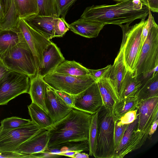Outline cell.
I'll return each mask as SVG.
<instances>
[{
    "instance_id": "obj_42",
    "label": "cell",
    "mask_w": 158,
    "mask_h": 158,
    "mask_svg": "<svg viewBox=\"0 0 158 158\" xmlns=\"http://www.w3.org/2000/svg\"><path fill=\"white\" fill-rule=\"evenodd\" d=\"M59 155L57 154H54L42 152L37 153L29 154L28 158H49L55 157Z\"/></svg>"
},
{
    "instance_id": "obj_3",
    "label": "cell",
    "mask_w": 158,
    "mask_h": 158,
    "mask_svg": "<svg viewBox=\"0 0 158 158\" xmlns=\"http://www.w3.org/2000/svg\"><path fill=\"white\" fill-rule=\"evenodd\" d=\"M137 108L139 113L137 123L127 145L119 158L124 157L144 144L148 138L152 123L158 119V97L140 101Z\"/></svg>"
},
{
    "instance_id": "obj_25",
    "label": "cell",
    "mask_w": 158,
    "mask_h": 158,
    "mask_svg": "<svg viewBox=\"0 0 158 158\" xmlns=\"http://www.w3.org/2000/svg\"><path fill=\"white\" fill-rule=\"evenodd\" d=\"M53 72L73 76H82L89 74L88 69L74 60H64Z\"/></svg>"
},
{
    "instance_id": "obj_33",
    "label": "cell",
    "mask_w": 158,
    "mask_h": 158,
    "mask_svg": "<svg viewBox=\"0 0 158 158\" xmlns=\"http://www.w3.org/2000/svg\"><path fill=\"white\" fill-rule=\"evenodd\" d=\"M70 25L62 17L57 18L54 24L55 37H61L70 29Z\"/></svg>"
},
{
    "instance_id": "obj_45",
    "label": "cell",
    "mask_w": 158,
    "mask_h": 158,
    "mask_svg": "<svg viewBox=\"0 0 158 158\" xmlns=\"http://www.w3.org/2000/svg\"><path fill=\"white\" fill-rule=\"evenodd\" d=\"M72 158H89V155L81 152L77 151L73 155Z\"/></svg>"
},
{
    "instance_id": "obj_14",
    "label": "cell",
    "mask_w": 158,
    "mask_h": 158,
    "mask_svg": "<svg viewBox=\"0 0 158 158\" xmlns=\"http://www.w3.org/2000/svg\"><path fill=\"white\" fill-rule=\"evenodd\" d=\"M64 60L59 48L52 42L44 53L42 66L37 73L42 77L53 72Z\"/></svg>"
},
{
    "instance_id": "obj_21",
    "label": "cell",
    "mask_w": 158,
    "mask_h": 158,
    "mask_svg": "<svg viewBox=\"0 0 158 158\" xmlns=\"http://www.w3.org/2000/svg\"><path fill=\"white\" fill-rule=\"evenodd\" d=\"M23 36L21 32L17 28L5 29L0 27V60L17 44Z\"/></svg>"
},
{
    "instance_id": "obj_17",
    "label": "cell",
    "mask_w": 158,
    "mask_h": 158,
    "mask_svg": "<svg viewBox=\"0 0 158 158\" xmlns=\"http://www.w3.org/2000/svg\"><path fill=\"white\" fill-rule=\"evenodd\" d=\"M70 25L71 31L76 34L89 38L97 37L105 24L82 19H80Z\"/></svg>"
},
{
    "instance_id": "obj_20",
    "label": "cell",
    "mask_w": 158,
    "mask_h": 158,
    "mask_svg": "<svg viewBox=\"0 0 158 158\" xmlns=\"http://www.w3.org/2000/svg\"><path fill=\"white\" fill-rule=\"evenodd\" d=\"M29 78L30 86L28 94L32 102L39 106L48 114L45 104L47 84L38 73Z\"/></svg>"
},
{
    "instance_id": "obj_37",
    "label": "cell",
    "mask_w": 158,
    "mask_h": 158,
    "mask_svg": "<svg viewBox=\"0 0 158 158\" xmlns=\"http://www.w3.org/2000/svg\"><path fill=\"white\" fill-rule=\"evenodd\" d=\"M77 0H57L60 15L65 19L68 11Z\"/></svg>"
},
{
    "instance_id": "obj_15",
    "label": "cell",
    "mask_w": 158,
    "mask_h": 158,
    "mask_svg": "<svg viewBox=\"0 0 158 158\" xmlns=\"http://www.w3.org/2000/svg\"><path fill=\"white\" fill-rule=\"evenodd\" d=\"M48 141V132L45 129L23 142L15 152L29 155L42 152L47 147Z\"/></svg>"
},
{
    "instance_id": "obj_46",
    "label": "cell",
    "mask_w": 158,
    "mask_h": 158,
    "mask_svg": "<svg viewBox=\"0 0 158 158\" xmlns=\"http://www.w3.org/2000/svg\"><path fill=\"white\" fill-rule=\"evenodd\" d=\"M77 151H72L60 153L58 154L59 156H64L71 157H72L73 155Z\"/></svg>"
},
{
    "instance_id": "obj_49",
    "label": "cell",
    "mask_w": 158,
    "mask_h": 158,
    "mask_svg": "<svg viewBox=\"0 0 158 158\" xmlns=\"http://www.w3.org/2000/svg\"><path fill=\"white\" fill-rule=\"evenodd\" d=\"M1 130V127H0V130Z\"/></svg>"
},
{
    "instance_id": "obj_4",
    "label": "cell",
    "mask_w": 158,
    "mask_h": 158,
    "mask_svg": "<svg viewBox=\"0 0 158 158\" xmlns=\"http://www.w3.org/2000/svg\"><path fill=\"white\" fill-rule=\"evenodd\" d=\"M147 21L141 19L140 22L129 26L126 24L119 25L123 31V39L120 49L123 52V61L127 70L134 72L143 47L142 42L143 28Z\"/></svg>"
},
{
    "instance_id": "obj_5",
    "label": "cell",
    "mask_w": 158,
    "mask_h": 158,
    "mask_svg": "<svg viewBox=\"0 0 158 158\" xmlns=\"http://www.w3.org/2000/svg\"><path fill=\"white\" fill-rule=\"evenodd\" d=\"M0 60L11 71L26 75L29 78L37 73L34 56L23 35Z\"/></svg>"
},
{
    "instance_id": "obj_38",
    "label": "cell",
    "mask_w": 158,
    "mask_h": 158,
    "mask_svg": "<svg viewBox=\"0 0 158 158\" xmlns=\"http://www.w3.org/2000/svg\"><path fill=\"white\" fill-rule=\"evenodd\" d=\"M108 65L105 68L98 69H88L89 74L96 81L104 77H106L111 66Z\"/></svg>"
},
{
    "instance_id": "obj_24",
    "label": "cell",
    "mask_w": 158,
    "mask_h": 158,
    "mask_svg": "<svg viewBox=\"0 0 158 158\" xmlns=\"http://www.w3.org/2000/svg\"><path fill=\"white\" fill-rule=\"evenodd\" d=\"M28 108L32 121L40 126L48 130L53 125L49 115L35 103L32 102Z\"/></svg>"
},
{
    "instance_id": "obj_2",
    "label": "cell",
    "mask_w": 158,
    "mask_h": 158,
    "mask_svg": "<svg viewBox=\"0 0 158 158\" xmlns=\"http://www.w3.org/2000/svg\"><path fill=\"white\" fill-rule=\"evenodd\" d=\"M92 114L73 108L64 118L48 130V147L69 141L88 140Z\"/></svg>"
},
{
    "instance_id": "obj_47",
    "label": "cell",
    "mask_w": 158,
    "mask_h": 158,
    "mask_svg": "<svg viewBox=\"0 0 158 158\" xmlns=\"http://www.w3.org/2000/svg\"><path fill=\"white\" fill-rule=\"evenodd\" d=\"M5 16L3 11L1 2L0 1V23L3 21Z\"/></svg>"
},
{
    "instance_id": "obj_22",
    "label": "cell",
    "mask_w": 158,
    "mask_h": 158,
    "mask_svg": "<svg viewBox=\"0 0 158 158\" xmlns=\"http://www.w3.org/2000/svg\"><path fill=\"white\" fill-rule=\"evenodd\" d=\"M102 96L103 106L112 112L116 104L119 101L108 78L104 77L96 81Z\"/></svg>"
},
{
    "instance_id": "obj_27",
    "label": "cell",
    "mask_w": 158,
    "mask_h": 158,
    "mask_svg": "<svg viewBox=\"0 0 158 158\" xmlns=\"http://www.w3.org/2000/svg\"><path fill=\"white\" fill-rule=\"evenodd\" d=\"M14 4L19 19L38 13L37 0H14Z\"/></svg>"
},
{
    "instance_id": "obj_7",
    "label": "cell",
    "mask_w": 158,
    "mask_h": 158,
    "mask_svg": "<svg viewBox=\"0 0 158 158\" xmlns=\"http://www.w3.org/2000/svg\"><path fill=\"white\" fill-rule=\"evenodd\" d=\"M158 67V26L152 27L143 45L135 73L146 78Z\"/></svg>"
},
{
    "instance_id": "obj_35",
    "label": "cell",
    "mask_w": 158,
    "mask_h": 158,
    "mask_svg": "<svg viewBox=\"0 0 158 158\" xmlns=\"http://www.w3.org/2000/svg\"><path fill=\"white\" fill-rule=\"evenodd\" d=\"M148 11V17L142 30V42L143 46L151 28L152 27L157 25L155 22L154 17L152 15L151 11L149 8Z\"/></svg>"
},
{
    "instance_id": "obj_12",
    "label": "cell",
    "mask_w": 158,
    "mask_h": 158,
    "mask_svg": "<svg viewBox=\"0 0 158 158\" xmlns=\"http://www.w3.org/2000/svg\"><path fill=\"white\" fill-rule=\"evenodd\" d=\"M102 106V96L96 81L80 93L74 95V109L93 114Z\"/></svg>"
},
{
    "instance_id": "obj_23",
    "label": "cell",
    "mask_w": 158,
    "mask_h": 158,
    "mask_svg": "<svg viewBox=\"0 0 158 158\" xmlns=\"http://www.w3.org/2000/svg\"><path fill=\"white\" fill-rule=\"evenodd\" d=\"M72 151H89L88 140L61 143L50 147H47L43 152L58 155L61 153Z\"/></svg>"
},
{
    "instance_id": "obj_18",
    "label": "cell",
    "mask_w": 158,
    "mask_h": 158,
    "mask_svg": "<svg viewBox=\"0 0 158 158\" xmlns=\"http://www.w3.org/2000/svg\"><path fill=\"white\" fill-rule=\"evenodd\" d=\"M126 70L123 61V51L120 49L113 64L111 65L106 77L108 78L115 94L119 100V94L120 85Z\"/></svg>"
},
{
    "instance_id": "obj_34",
    "label": "cell",
    "mask_w": 158,
    "mask_h": 158,
    "mask_svg": "<svg viewBox=\"0 0 158 158\" xmlns=\"http://www.w3.org/2000/svg\"><path fill=\"white\" fill-rule=\"evenodd\" d=\"M139 113L137 108L129 111L122 116L117 122V125H128L133 122L138 117Z\"/></svg>"
},
{
    "instance_id": "obj_48",
    "label": "cell",
    "mask_w": 158,
    "mask_h": 158,
    "mask_svg": "<svg viewBox=\"0 0 158 158\" xmlns=\"http://www.w3.org/2000/svg\"><path fill=\"white\" fill-rule=\"evenodd\" d=\"M113 0L116 1V2H122L129 1V0Z\"/></svg>"
},
{
    "instance_id": "obj_39",
    "label": "cell",
    "mask_w": 158,
    "mask_h": 158,
    "mask_svg": "<svg viewBox=\"0 0 158 158\" xmlns=\"http://www.w3.org/2000/svg\"><path fill=\"white\" fill-rule=\"evenodd\" d=\"M54 90L68 106L73 108L74 95H71L63 91L55 89H54Z\"/></svg>"
},
{
    "instance_id": "obj_28",
    "label": "cell",
    "mask_w": 158,
    "mask_h": 158,
    "mask_svg": "<svg viewBox=\"0 0 158 158\" xmlns=\"http://www.w3.org/2000/svg\"><path fill=\"white\" fill-rule=\"evenodd\" d=\"M138 102L137 97L120 100L115 105L112 111L115 121H118L127 112L137 109Z\"/></svg>"
},
{
    "instance_id": "obj_44",
    "label": "cell",
    "mask_w": 158,
    "mask_h": 158,
    "mask_svg": "<svg viewBox=\"0 0 158 158\" xmlns=\"http://www.w3.org/2000/svg\"><path fill=\"white\" fill-rule=\"evenodd\" d=\"M158 124V119L155 120L152 123L150 129L148 138L151 139L152 135L156 131Z\"/></svg>"
},
{
    "instance_id": "obj_30",
    "label": "cell",
    "mask_w": 158,
    "mask_h": 158,
    "mask_svg": "<svg viewBox=\"0 0 158 158\" xmlns=\"http://www.w3.org/2000/svg\"><path fill=\"white\" fill-rule=\"evenodd\" d=\"M98 111L92 114L89 131V156L94 157L97 148Z\"/></svg>"
},
{
    "instance_id": "obj_31",
    "label": "cell",
    "mask_w": 158,
    "mask_h": 158,
    "mask_svg": "<svg viewBox=\"0 0 158 158\" xmlns=\"http://www.w3.org/2000/svg\"><path fill=\"white\" fill-rule=\"evenodd\" d=\"M30 119L22 118L16 116L5 118L1 122V130L15 129L23 127L30 123Z\"/></svg>"
},
{
    "instance_id": "obj_43",
    "label": "cell",
    "mask_w": 158,
    "mask_h": 158,
    "mask_svg": "<svg viewBox=\"0 0 158 158\" xmlns=\"http://www.w3.org/2000/svg\"><path fill=\"white\" fill-rule=\"evenodd\" d=\"M11 71L0 60V81Z\"/></svg>"
},
{
    "instance_id": "obj_1",
    "label": "cell",
    "mask_w": 158,
    "mask_h": 158,
    "mask_svg": "<svg viewBox=\"0 0 158 158\" xmlns=\"http://www.w3.org/2000/svg\"><path fill=\"white\" fill-rule=\"evenodd\" d=\"M148 8L140 0H130L111 5H94L87 7L81 18L105 24L130 25L135 20H145Z\"/></svg>"
},
{
    "instance_id": "obj_10",
    "label": "cell",
    "mask_w": 158,
    "mask_h": 158,
    "mask_svg": "<svg viewBox=\"0 0 158 158\" xmlns=\"http://www.w3.org/2000/svg\"><path fill=\"white\" fill-rule=\"evenodd\" d=\"M29 77L11 71L0 81V105H6L19 95L28 93Z\"/></svg>"
},
{
    "instance_id": "obj_8",
    "label": "cell",
    "mask_w": 158,
    "mask_h": 158,
    "mask_svg": "<svg viewBox=\"0 0 158 158\" xmlns=\"http://www.w3.org/2000/svg\"><path fill=\"white\" fill-rule=\"evenodd\" d=\"M42 79L54 89L76 95L83 91L96 81L89 74L82 76H73L52 72Z\"/></svg>"
},
{
    "instance_id": "obj_40",
    "label": "cell",
    "mask_w": 158,
    "mask_h": 158,
    "mask_svg": "<svg viewBox=\"0 0 158 158\" xmlns=\"http://www.w3.org/2000/svg\"><path fill=\"white\" fill-rule=\"evenodd\" d=\"M29 154H22L15 152H0V158H28Z\"/></svg>"
},
{
    "instance_id": "obj_29",
    "label": "cell",
    "mask_w": 158,
    "mask_h": 158,
    "mask_svg": "<svg viewBox=\"0 0 158 158\" xmlns=\"http://www.w3.org/2000/svg\"><path fill=\"white\" fill-rule=\"evenodd\" d=\"M37 2L38 15L60 17L57 0H37Z\"/></svg>"
},
{
    "instance_id": "obj_41",
    "label": "cell",
    "mask_w": 158,
    "mask_h": 158,
    "mask_svg": "<svg viewBox=\"0 0 158 158\" xmlns=\"http://www.w3.org/2000/svg\"><path fill=\"white\" fill-rule=\"evenodd\" d=\"M142 3L148 8L151 11L158 12V0H140Z\"/></svg>"
},
{
    "instance_id": "obj_6",
    "label": "cell",
    "mask_w": 158,
    "mask_h": 158,
    "mask_svg": "<svg viewBox=\"0 0 158 158\" xmlns=\"http://www.w3.org/2000/svg\"><path fill=\"white\" fill-rule=\"evenodd\" d=\"M116 122L112 112L102 106L98 111L96 158H113Z\"/></svg>"
},
{
    "instance_id": "obj_19",
    "label": "cell",
    "mask_w": 158,
    "mask_h": 158,
    "mask_svg": "<svg viewBox=\"0 0 158 158\" xmlns=\"http://www.w3.org/2000/svg\"><path fill=\"white\" fill-rule=\"evenodd\" d=\"M137 77L135 72L126 70L120 85V100L137 97L142 85L141 81L137 79Z\"/></svg>"
},
{
    "instance_id": "obj_13",
    "label": "cell",
    "mask_w": 158,
    "mask_h": 158,
    "mask_svg": "<svg viewBox=\"0 0 158 158\" xmlns=\"http://www.w3.org/2000/svg\"><path fill=\"white\" fill-rule=\"evenodd\" d=\"M45 104L53 124L65 117L73 109L68 106L55 93L54 89L47 85Z\"/></svg>"
},
{
    "instance_id": "obj_32",
    "label": "cell",
    "mask_w": 158,
    "mask_h": 158,
    "mask_svg": "<svg viewBox=\"0 0 158 158\" xmlns=\"http://www.w3.org/2000/svg\"><path fill=\"white\" fill-rule=\"evenodd\" d=\"M138 120V117L133 122L128 125L119 144L114 150L113 158H119L129 142L132 132L137 123Z\"/></svg>"
},
{
    "instance_id": "obj_26",
    "label": "cell",
    "mask_w": 158,
    "mask_h": 158,
    "mask_svg": "<svg viewBox=\"0 0 158 158\" xmlns=\"http://www.w3.org/2000/svg\"><path fill=\"white\" fill-rule=\"evenodd\" d=\"M158 97V72H153L152 77L142 85L137 96L138 102Z\"/></svg>"
},
{
    "instance_id": "obj_11",
    "label": "cell",
    "mask_w": 158,
    "mask_h": 158,
    "mask_svg": "<svg viewBox=\"0 0 158 158\" xmlns=\"http://www.w3.org/2000/svg\"><path fill=\"white\" fill-rule=\"evenodd\" d=\"M16 27L22 33L33 54L38 73L42 66L44 53L52 42L33 28L23 19L19 20Z\"/></svg>"
},
{
    "instance_id": "obj_16",
    "label": "cell",
    "mask_w": 158,
    "mask_h": 158,
    "mask_svg": "<svg viewBox=\"0 0 158 158\" xmlns=\"http://www.w3.org/2000/svg\"><path fill=\"white\" fill-rule=\"evenodd\" d=\"M58 18L34 15L24 19L34 29L50 40L54 36V24Z\"/></svg>"
},
{
    "instance_id": "obj_36",
    "label": "cell",
    "mask_w": 158,
    "mask_h": 158,
    "mask_svg": "<svg viewBox=\"0 0 158 158\" xmlns=\"http://www.w3.org/2000/svg\"><path fill=\"white\" fill-rule=\"evenodd\" d=\"M128 125L125 124L118 126L117 125L116 122H115L114 134L115 149L119 144Z\"/></svg>"
},
{
    "instance_id": "obj_9",
    "label": "cell",
    "mask_w": 158,
    "mask_h": 158,
    "mask_svg": "<svg viewBox=\"0 0 158 158\" xmlns=\"http://www.w3.org/2000/svg\"><path fill=\"white\" fill-rule=\"evenodd\" d=\"M45 129L31 121L27 124L20 128L1 130L0 152H15L23 142Z\"/></svg>"
}]
</instances>
